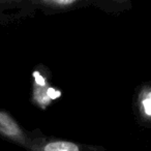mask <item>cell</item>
<instances>
[{
  "label": "cell",
  "instance_id": "1",
  "mask_svg": "<svg viewBox=\"0 0 151 151\" xmlns=\"http://www.w3.org/2000/svg\"><path fill=\"white\" fill-rule=\"evenodd\" d=\"M0 137L9 142L29 147L31 141L20 124L7 111L0 108Z\"/></svg>",
  "mask_w": 151,
  "mask_h": 151
},
{
  "label": "cell",
  "instance_id": "2",
  "mask_svg": "<svg viewBox=\"0 0 151 151\" xmlns=\"http://www.w3.org/2000/svg\"><path fill=\"white\" fill-rule=\"evenodd\" d=\"M34 149H37V151H80V148L77 145L66 141L49 142L40 148Z\"/></svg>",
  "mask_w": 151,
  "mask_h": 151
},
{
  "label": "cell",
  "instance_id": "3",
  "mask_svg": "<svg viewBox=\"0 0 151 151\" xmlns=\"http://www.w3.org/2000/svg\"><path fill=\"white\" fill-rule=\"evenodd\" d=\"M143 107H144V112L146 115L151 116V92L147 95V97L143 101Z\"/></svg>",
  "mask_w": 151,
  "mask_h": 151
},
{
  "label": "cell",
  "instance_id": "4",
  "mask_svg": "<svg viewBox=\"0 0 151 151\" xmlns=\"http://www.w3.org/2000/svg\"><path fill=\"white\" fill-rule=\"evenodd\" d=\"M44 3H46V4L61 5V6H64V5L73 4V3H75V1H71V0H60V1H45Z\"/></svg>",
  "mask_w": 151,
  "mask_h": 151
}]
</instances>
